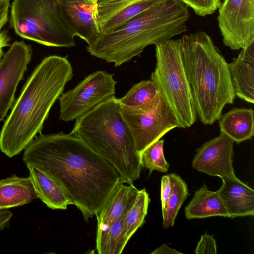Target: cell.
Listing matches in <instances>:
<instances>
[{
	"label": "cell",
	"instance_id": "obj_24",
	"mask_svg": "<svg viewBox=\"0 0 254 254\" xmlns=\"http://www.w3.org/2000/svg\"><path fill=\"white\" fill-rule=\"evenodd\" d=\"M168 175L171 190L165 213L162 217L164 229L174 225L178 211L189 194L187 184L179 175L175 173Z\"/></svg>",
	"mask_w": 254,
	"mask_h": 254
},
{
	"label": "cell",
	"instance_id": "obj_16",
	"mask_svg": "<svg viewBox=\"0 0 254 254\" xmlns=\"http://www.w3.org/2000/svg\"><path fill=\"white\" fill-rule=\"evenodd\" d=\"M222 184L216 191L230 218L254 215V190L247 184L229 178H221Z\"/></svg>",
	"mask_w": 254,
	"mask_h": 254
},
{
	"label": "cell",
	"instance_id": "obj_18",
	"mask_svg": "<svg viewBox=\"0 0 254 254\" xmlns=\"http://www.w3.org/2000/svg\"><path fill=\"white\" fill-rule=\"evenodd\" d=\"M26 166L38 198L49 208L65 210L68 205L73 204L64 189L52 178L36 167Z\"/></svg>",
	"mask_w": 254,
	"mask_h": 254
},
{
	"label": "cell",
	"instance_id": "obj_9",
	"mask_svg": "<svg viewBox=\"0 0 254 254\" xmlns=\"http://www.w3.org/2000/svg\"><path fill=\"white\" fill-rule=\"evenodd\" d=\"M116 83L112 74L103 70L92 73L59 97V119L68 122L79 118L115 96Z\"/></svg>",
	"mask_w": 254,
	"mask_h": 254
},
{
	"label": "cell",
	"instance_id": "obj_15",
	"mask_svg": "<svg viewBox=\"0 0 254 254\" xmlns=\"http://www.w3.org/2000/svg\"><path fill=\"white\" fill-rule=\"evenodd\" d=\"M235 96L254 103V42L228 63Z\"/></svg>",
	"mask_w": 254,
	"mask_h": 254
},
{
	"label": "cell",
	"instance_id": "obj_7",
	"mask_svg": "<svg viewBox=\"0 0 254 254\" xmlns=\"http://www.w3.org/2000/svg\"><path fill=\"white\" fill-rule=\"evenodd\" d=\"M10 24L20 37L47 46L76 45L75 36L63 19L58 0H13Z\"/></svg>",
	"mask_w": 254,
	"mask_h": 254
},
{
	"label": "cell",
	"instance_id": "obj_28",
	"mask_svg": "<svg viewBox=\"0 0 254 254\" xmlns=\"http://www.w3.org/2000/svg\"><path fill=\"white\" fill-rule=\"evenodd\" d=\"M194 252L197 254H217V246L213 235L205 234L201 236Z\"/></svg>",
	"mask_w": 254,
	"mask_h": 254
},
{
	"label": "cell",
	"instance_id": "obj_5",
	"mask_svg": "<svg viewBox=\"0 0 254 254\" xmlns=\"http://www.w3.org/2000/svg\"><path fill=\"white\" fill-rule=\"evenodd\" d=\"M120 108L119 99L113 96L76 119L70 134L111 163L121 182L133 184L143 167Z\"/></svg>",
	"mask_w": 254,
	"mask_h": 254
},
{
	"label": "cell",
	"instance_id": "obj_10",
	"mask_svg": "<svg viewBox=\"0 0 254 254\" xmlns=\"http://www.w3.org/2000/svg\"><path fill=\"white\" fill-rule=\"evenodd\" d=\"M217 17L225 46L237 50L254 42V0H224Z\"/></svg>",
	"mask_w": 254,
	"mask_h": 254
},
{
	"label": "cell",
	"instance_id": "obj_27",
	"mask_svg": "<svg viewBox=\"0 0 254 254\" xmlns=\"http://www.w3.org/2000/svg\"><path fill=\"white\" fill-rule=\"evenodd\" d=\"M188 7L193 9L195 13L205 16L215 12L220 6V0H181Z\"/></svg>",
	"mask_w": 254,
	"mask_h": 254
},
{
	"label": "cell",
	"instance_id": "obj_21",
	"mask_svg": "<svg viewBox=\"0 0 254 254\" xmlns=\"http://www.w3.org/2000/svg\"><path fill=\"white\" fill-rule=\"evenodd\" d=\"M187 219H201L212 216L230 218V215L217 192L210 190L205 184L195 193L192 200L185 208Z\"/></svg>",
	"mask_w": 254,
	"mask_h": 254
},
{
	"label": "cell",
	"instance_id": "obj_1",
	"mask_svg": "<svg viewBox=\"0 0 254 254\" xmlns=\"http://www.w3.org/2000/svg\"><path fill=\"white\" fill-rule=\"evenodd\" d=\"M22 159L55 180L87 222L99 213L121 182L111 163L70 133L39 134L24 149Z\"/></svg>",
	"mask_w": 254,
	"mask_h": 254
},
{
	"label": "cell",
	"instance_id": "obj_6",
	"mask_svg": "<svg viewBox=\"0 0 254 254\" xmlns=\"http://www.w3.org/2000/svg\"><path fill=\"white\" fill-rule=\"evenodd\" d=\"M155 51L156 64L151 79L173 111L179 128L190 127L196 122L197 113L183 61L181 38L155 45Z\"/></svg>",
	"mask_w": 254,
	"mask_h": 254
},
{
	"label": "cell",
	"instance_id": "obj_33",
	"mask_svg": "<svg viewBox=\"0 0 254 254\" xmlns=\"http://www.w3.org/2000/svg\"><path fill=\"white\" fill-rule=\"evenodd\" d=\"M150 254H181L182 252H179L176 250L169 247L167 245L164 244L158 247Z\"/></svg>",
	"mask_w": 254,
	"mask_h": 254
},
{
	"label": "cell",
	"instance_id": "obj_8",
	"mask_svg": "<svg viewBox=\"0 0 254 254\" xmlns=\"http://www.w3.org/2000/svg\"><path fill=\"white\" fill-rule=\"evenodd\" d=\"M120 113L140 156L149 146L179 127L173 111L161 93L140 106L121 105Z\"/></svg>",
	"mask_w": 254,
	"mask_h": 254
},
{
	"label": "cell",
	"instance_id": "obj_25",
	"mask_svg": "<svg viewBox=\"0 0 254 254\" xmlns=\"http://www.w3.org/2000/svg\"><path fill=\"white\" fill-rule=\"evenodd\" d=\"M160 93L155 81L151 79L142 80L134 85L123 97L119 99L122 106H138L154 99Z\"/></svg>",
	"mask_w": 254,
	"mask_h": 254
},
{
	"label": "cell",
	"instance_id": "obj_17",
	"mask_svg": "<svg viewBox=\"0 0 254 254\" xmlns=\"http://www.w3.org/2000/svg\"><path fill=\"white\" fill-rule=\"evenodd\" d=\"M138 190L133 184L123 182L118 184L96 216L97 231L104 230L114 221L121 218L133 202Z\"/></svg>",
	"mask_w": 254,
	"mask_h": 254
},
{
	"label": "cell",
	"instance_id": "obj_12",
	"mask_svg": "<svg viewBox=\"0 0 254 254\" xmlns=\"http://www.w3.org/2000/svg\"><path fill=\"white\" fill-rule=\"evenodd\" d=\"M234 142L223 133L205 142L196 151L192 166L211 176L240 180L235 175L232 157Z\"/></svg>",
	"mask_w": 254,
	"mask_h": 254
},
{
	"label": "cell",
	"instance_id": "obj_22",
	"mask_svg": "<svg viewBox=\"0 0 254 254\" xmlns=\"http://www.w3.org/2000/svg\"><path fill=\"white\" fill-rule=\"evenodd\" d=\"M122 217L104 230L97 231L96 249L99 254L122 253L129 241L126 235Z\"/></svg>",
	"mask_w": 254,
	"mask_h": 254
},
{
	"label": "cell",
	"instance_id": "obj_11",
	"mask_svg": "<svg viewBox=\"0 0 254 254\" xmlns=\"http://www.w3.org/2000/svg\"><path fill=\"white\" fill-rule=\"evenodd\" d=\"M30 45L15 41L0 61V123L15 101L19 83L23 79L32 58Z\"/></svg>",
	"mask_w": 254,
	"mask_h": 254
},
{
	"label": "cell",
	"instance_id": "obj_13",
	"mask_svg": "<svg viewBox=\"0 0 254 254\" xmlns=\"http://www.w3.org/2000/svg\"><path fill=\"white\" fill-rule=\"evenodd\" d=\"M63 19L75 36L87 45L100 34L97 19V0H58Z\"/></svg>",
	"mask_w": 254,
	"mask_h": 254
},
{
	"label": "cell",
	"instance_id": "obj_23",
	"mask_svg": "<svg viewBox=\"0 0 254 254\" xmlns=\"http://www.w3.org/2000/svg\"><path fill=\"white\" fill-rule=\"evenodd\" d=\"M150 201L146 189L139 190L133 202L124 214L122 217L124 227L128 240L145 222Z\"/></svg>",
	"mask_w": 254,
	"mask_h": 254
},
{
	"label": "cell",
	"instance_id": "obj_4",
	"mask_svg": "<svg viewBox=\"0 0 254 254\" xmlns=\"http://www.w3.org/2000/svg\"><path fill=\"white\" fill-rule=\"evenodd\" d=\"M183 61L192 91L197 116L204 125L219 120L235 94L228 63L204 31L181 38Z\"/></svg>",
	"mask_w": 254,
	"mask_h": 254
},
{
	"label": "cell",
	"instance_id": "obj_14",
	"mask_svg": "<svg viewBox=\"0 0 254 254\" xmlns=\"http://www.w3.org/2000/svg\"><path fill=\"white\" fill-rule=\"evenodd\" d=\"M161 0H97L100 34L121 25Z\"/></svg>",
	"mask_w": 254,
	"mask_h": 254
},
{
	"label": "cell",
	"instance_id": "obj_3",
	"mask_svg": "<svg viewBox=\"0 0 254 254\" xmlns=\"http://www.w3.org/2000/svg\"><path fill=\"white\" fill-rule=\"evenodd\" d=\"M188 7L181 0H161L121 25L100 33L86 46L90 54L121 66L156 45L187 30Z\"/></svg>",
	"mask_w": 254,
	"mask_h": 254
},
{
	"label": "cell",
	"instance_id": "obj_32",
	"mask_svg": "<svg viewBox=\"0 0 254 254\" xmlns=\"http://www.w3.org/2000/svg\"><path fill=\"white\" fill-rule=\"evenodd\" d=\"M9 0H0V21L8 20Z\"/></svg>",
	"mask_w": 254,
	"mask_h": 254
},
{
	"label": "cell",
	"instance_id": "obj_26",
	"mask_svg": "<svg viewBox=\"0 0 254 254\" xmlns=\"http://www.w3.org/2000/svg\"><path fill=\"white\" fill-rule=\"evenodd\" d=\"M164 140L159 139L146 148L140 155L142 167L148 169L149 175L157 171L166 173L169 168V164L166 161L163 151Z\"/></svg>",
	"mask_w": 254,
	"mask_h": 254
},
{
	"label": "cell",
	"instance_id": "obj_29",
	"mask_svg": "<svg viewBox=\"0 0 254 254\" xmlns=\"http://www.w3.org/2000/svg\"><path fill=\"white\" fill-rule=\"evenodd\" d=\"M171 190V185L169 175L162 177L161 183V201L162 217L164 215Z\"/></svg>",
	"mask_w": 254,
	"mask_h": 254
},
{
	"label": "cell",
	"instance_id": "obj_2",
	"mask_svg": "<svg viewBox=\"0 0 254 254\" xmlns=\"http://www.w3.org/2000/svg\"><path fill=\"white\" fill-rule=\"evenodd\" d=\"M73 77L66 57L44 58L23 86L0 132V149L13 157L20 153L38 134L50 109Z\"/></svg>",
	"mask_w": 254,
	"mask_h": 254
},
{
	"label": "cell",
	"instance_id": "obj_19",
	"mask_svg": "<svg viewBox=\"0 0 254 254\" xmlns=\"http://www.w3.org/2000/svg\"><path fill=\"white\" fill-rule=\"evenodd\" d=\"M220 132L238 144L254 135V112L252 108H233L218 120Z\"/></svg>",
	"mask_w": 254,
	"mask_h": 254
},
{
	"label": "cell",
	"instance_id": "obj_20",
	"mask_svg": "<svg viewBox=\"0 0 254 254\" xmlns=\"http://www.w3.org/2000/svg\"><path fill=\"white\" fill-rule=\"evenodd\" d=\"M37 198L29 177L13 175L0 180V210L22 206Z\"/></svg>",
	"mask_w": 254,
	"mask_h": 254
},
{
	"label": "cell",
	"instance_id": "obj_31",
	"mask_svg": "<svg viewBox=\"0 0 254 254\" xmlns=\"http://www.w3.org/2000/svg\"><path fill=\"white\" fill-rule=\"evenodd\" d=\"M13 214L7 209L0 210V230L8 227Z\"/></svg>",
	"mask_w": 254,
	"mask_h": 254
},
{
	"label": "cell",
	"instance_id": "obj_34",
	"mask_svg": "<svg viewBox=\"0 0 254 254\" xmlns=\"http://www.w3.org/2000/svg\"><path fill=\"white\" fill-rule=\"evenodd\" d=\"M91 0V1H93V0Z\"/></svg>",
	"mask_w": 254,
	"mask_h": 254
},
{
	"label": "cell",
	"instance_id": "obj_30",
	"mask_svg": "<svg viewBox=\"0 0 254 254\" xmlns=\"http://www.w3.org/2000/svg\"><path fill=\"white\" fill-rule=\"evenodd\" d=\"M7 21L5 20L0 21V61L4 54L3 48L9 45L10 38L5 32L1 31L2 28Z\"/></svg>",
	"mask_w": 254,
	"mask_h": 254
}]
</instances>
